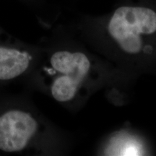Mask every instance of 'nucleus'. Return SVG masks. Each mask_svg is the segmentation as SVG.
Instances as JSON below:
<instances>
[{
  "label": "nucleus",
  "mask_w": 156,
  "mask_h": 156,
  "mask_svg": "<svg viewBox=\"0 0 156 156\" xmlns=\"http://www.w3.org/2000/svg\"><path fill=\"white\" fill-rule=\"evenodd\" d=\"M99 153L103 155H145L151 153V147L142 136L122 129L109 136Z\"/></svg>",
  "instance_id": "39448f33"
},
{
  "label": "nucleus",
  "mask_w": 156,
  "mask_h": 156,
  "mask_svg": "<svg viewBox=\"0 0 156 156\" xmlns=\"http://www.w3.org/2000/svg\"><path fill=\"white\" fill-rule=\"evenodd\" d=\"M38 64L42 88L65 106L77 103L96 80L94 61L81 49L64 46L53 48L41 61L39 59Z\"/></svg>",
  "instance_id": "f257e3e1"
},
{
  "label": "nucleus",
  "mask_w": 156,
  "mask_h": 156,
  "mask_svg": "<svg viewBox=\"0 0 156 156\" xmlns=\"http://www.w3.org/2000/svg\"><path fill=\"white\" fill-rule=\"evenodd\" d=\"M52 129L38 113L23 105L0 108V151L44 153L52 140Z\"/></svg>",
  "instance_id": "7ed1b4c3"
},
{
  "label": "nucleus",
  "mask_w": 156,
  "mask_h": 156,
  "mask_svg": "<svg viewBox=\"0 0 156 156\" xmlns=\"http://www.w3.org/2000/svg\"><path fill=\"white\" fill-rule=\"evenodd\" d=\"M39 50L8 37H0V85L30 73L38 63Z\"/></svg>",
  "instance_id": "20e7f679"
},
{
  "label": "nucleus",
  "mask_w": 156,
  "mask_h": 156,
  "mask_svg": "<svg viewBox=\"0 0 156 156\" xmlns=\"http://www.w3.org/2000/svg\"><path fill=\"white\" fill-rule=\"evenodd\" d=\"M107 32L112 44L125 58L156 66V12L137 6H122L109 20Z\"/></svg>",
  "instance_id": "f03ea898"
}]
</instances>
